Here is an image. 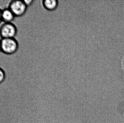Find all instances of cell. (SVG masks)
Listing matches in <instances>:
<instances>
[{
	"label": "cell",
	"instance_id": "cell-8",
	"mask_svg": "<svg viewBox=\"0 0 124 123\" xmlns=\"http://www.w3.org/2000/svg\"><path fill=\"white\" fill-rule=\"evenodd\" d=\"M1 10L2 9H0V24L1 23V22H2V19H1Z\"/></svg>",
	"mask_w": 124,
	"mask_h": 123
},
{
	"label": "cell",
	"instance_id": "cell-1",
	"mask_svg": "<svg viewBox=\"0 0 124 123\" xmlns=\"http://www.w3.org/2000/svg\"><path fill=\"white\" fill-rule=\"evenodd\" d=\"M0 40L1 51L4 54L12 55L18 50L19 43L15 38H2Z\"/></svg>",
	"mask_w": 124,
	"mask_h": 123
},
{
	"label": "cell",
	"instance_id": "cell-5",
	"mask_svg": "<svg viewBox=\"0 0 124 123\" xmlns=\"http://www.w3.org/2000/svg\"><path fill=\"white\" fill-rule=\"evenodd\" d=\"M43 5L45 9L49 11H54L59 6V0H43Z\"/></svg>",
	"mask_w": 124,
	"mask_h": 123
},
{
	"label": "cell",
	"instance_id": "cell-3",
	"mask_svg": "<svg viewBox=\"0 0 124 123\" xmlns=\"http://www.w3.org/2000/svg\"><path fill=\"white\" fill-rule=\"evenodd\" d=\"M8 8L16 17H19L25 14L28 7L23 0H14L9 2Z\"/></svg>",
	"mask_w": 124,
	"mask_h": 123
},
{
	"label": "cell",
	"instance_id": "cell-2",
	"mask_svg": "<svg viewBox=\"0 0 124 123\" xmlns=\"http://www.w3.org/2000/svg\"><path fill=\"white\" fill-rule=\"evenodd\" d=\"M17 33V28L12 22H4L0 27V37L1 39L15 38Z\"/></svg>",
	"mask_w": 124,
	"mask_h": 123
},
{
	"label": "cell",
	"instance_id": "cell-6",
	"mask_svg": "<svg viewBox=\"0 0 124 123\" xmlns=\"http://www.w3.org/2000/svg\"><path fill=\"white\" fill-rule=\"evenodd\" d=\"M6 76V72L4 70L0 68V84L4 81Z\"/></svg>",
	"mask_w": 124,
	"mask_h": 123
},
{
	"label": "cell",
	"instance_id": "cell-7",
	"mask_svg": "<svg viewBox=\"0 0 124 123\" xmlns=\"http://www.w3.org/2000/svg\"><path fill=\"white\" fill-rule=\"evenodd\" d=\"M23 1L27 7L29 6H30L33 3V1H34L32 0H24Z\"/></svg>",
	"mask_w": 124,
	"mask_h": 123
},
{
	"label": "cell",
	"instance_id": "cell-4",
	"mask_svg": "<svg viewBox=\"0 0 124 123\" xmlns=\"http://www.w3.org/2000/svg\"><path fill=\"white\" fill-rule=\"evenodd\" d=\"M1 15L2 21L4 23L12 22L16 17L8 7L2 9Z\"/></svg>",
	"mask_w": 124,
	"mask_h": 123
}]
</instances>
